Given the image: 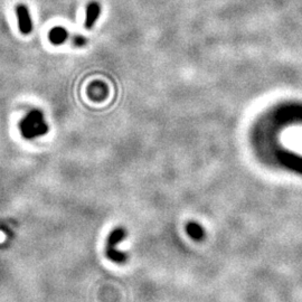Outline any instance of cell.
Listing matches in <instances>:
<instances>
[{"instance_id": "6", "label": "cell", "mask_w": 302, "mask_h": 302, "mask_svg": "<svg viewBox=\"0 0 302 302\" xmlns=\"http://www.w3.org/2000/svg\"><path fill=\"white\" fill-rule=\"evenodd\" d=\"M186 231H187V234L191 237V239L196 241H202L205 236L204 230H203V228L199 224H197L195 222L188 223L187 226H186Z\"/></svg>"}, {"instance_id": "5", "label": "cell", "mask_w": 302, "mask_h": 302, "mask_svg": "<svg viewBox=\"0 0 302 302\" xmlns=\"http://www.w3.org/2000/svg\"><path fill=\"white\" fill-rule=\"evenodd\" d=\"M69 37V34L68 31L66 28L61 27V26H57L52 28L49 34H48V38H49V42L54 45H62L66 42Z\"/></svg>"}, {"instance_id": "2", "label": "cell", "mask_w": 302, "mask_h": 302, "mask_svg": "<svg viewBox=\"0 0 302 302\" xmlns=\"http://www.w3.org/2000/svg\"><path fill=\"white\" fill-rule=\"evenodd\" d=\"M127 237V231L123 228H118L111 232V234L109 235L106 246V254L109 260H111L112 262L118 264L125 263L129 255L124 252L118 251L119 243L123 241Z\"/></svg>"}, {"instance_id": "3", "label": "cell", "mask_w": 302, "mask_h": 302, "mask_svg": "<svg viewBox=\"0 0 302 302\" xmlns=\"http://www.w3.org/2000/svg\"><path fill=\"white\" fill-rule=\"evenodd\" d=\"M16 16L18 20V28L22 35H30L33 32V19L31 16V11L26 4H17L16 5Z\"/></svg>"}, {"instance_id": "4", "label": "cell", "mask_w": 302, "mask_h": 302, "mask_svg": "<svg viewBox=\"0 0 302 302\" xmlns=\"http://www.w3.org/2000/svg\"><path fill=\"white\" fill-rule=\"evenodd\" d=\"M101 13L100 4L96 2L89 3L88 7H86V17H85V28L86 30H91L94 26L95 21L97 20L98 16Z\"/></svg>"}, {"instance_id": "7", "label": "cell", "mask_w": 302, "mask_h": 302, "mask_svg": "<svg viewBox=\"0 0 302 302\" xmlns=\"http://www.w3.org/2000/svg\"><path fill=\"white\" fill-rule=\"evenodd\" d=\"M72 43L75 47H82V46L88 43V39L82 36V35H74L72 37Z\"/></svg>"}, {"instance_id": "1", "label": "cell", "mask_w": 302, "mask_h": 302, "mask_svg": "<svg viewBox=\"0 0 302 302\" xmlns=\"http://www.w3.org/2000/svg\"><path fill=\"white\" fill-rule=\"evenodd\" d=\"M19 130L21 136L27 140L46 135L48 132V124L46 123L44 113L38 109H33L21 119Z\"/></svg>"}]
</instances>
